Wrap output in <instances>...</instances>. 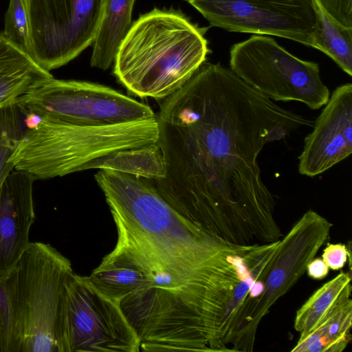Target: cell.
Masks as SVG:
<instances>
[{
    "label": "cell",
    "instance_id": "cell-1",
    "mask_svg": "<svg viewBox=\"0 0 352 352\" xmlns=\"http://www.w3.org/2000/svg\"><path fill=\"white\" fill-rule=\"evenodd\" d=\"M156 118L166 174L153 181L177 212L236 245L283 236L258 156L266 144L313 120L276 104L230 68L206 62L161 100Z\"/></svg>",
    "mask_w": 352,
    "mask_h": 352
},
{
    "label": "cell",
    "instance_id": "cell-2",
    "mask_svg": "<svg viewBox=\"0 0 352 352\" xmlns=\"http://www.w3.org/2000/svg\"><path fill=\"white\" fill-rule=\"evenodd\" d=\"M94 179L116 228L171 273L195 304L210 307L234 290L252 244L232 243L188 221L162 198L153 179L110 169L99 170Z\"/></svg>",
    "mask_w": 352,
    "mask_h": 352
},
{
    "label": "cell",
    "instance_id": "cell-3",
    "mask_svg": "<svg viewBox=\"0 0 352 352\" xmlns=\"http://www.w3.org/2000/svg\"><path fill=\"white\" fill-rule=\"evenodd\" d=\"M208 28L180 10L158 9L132 23L113 62V74L132 95L162 100L206 62Z\"/></svg>",
    "mask_w": 352,
    "mask_h": 352
},
{
    "label": "cell",
    "instance_id": "cell-4",
    "mask_svg": "<svg viewBox=\"0 0 352 352\" xmlns=\"http://www.w3.org/2000/svg\"><path fill=\"white\" fill-rule=\"evenodd\" d=\"M157 118L111 126L74 125L41 118L19 140L9 161L35 179L85 170L106 154L157 142Z\"/></svg>",
    "mask_w": 352,
    "mask_h": 352
},
{
    "label": "cell",
    "instance_id": "cell-5",
    "mask_svg": "<svg viewBox=\"0 0 352 352\" xmlns=\"http://www.w3.org/2000/svg\"><path fill=\"white\" fill-rule=\"evenodd\" d=\"M58 352H139L140 341L120 302L74 273L61 298L57 330Z\"/></svg>",
    "mask_w": 352,
    "mask_h": 352
},
{
    "label": "cell",
    "instance_id": "cell-6",
    "mask_svg": "<svg viewBox=\"0 0 352 352\" xmlns=\"http://www.w3.org/2000/svg\"><path fill=\"white\" fill-rule=\"evenodd\" d=\"M230 67L270 100L300 102L316 110L330 96L317 63L296 57L268 36L253 34L234 44L230 50Z\"/></svg>",
    "mask_w": 352,
    "mask_h": 352
},
{
    "label": "cell",
    "instance_id": "cell-7",
    "mask_svg": "<svg viewBox=\"0 0 352 352\" xmlns=\"http://www.w3.org/2000/svg\"><path fill=\"white\" fill-rule=\"evenodd\" d=\"M333 224L309 210L279 243L258 297L245 300L236 315L229 344L232 351H252L258 327L271 307L305 273L307 265L328 240Z\"/></svg>",
    "mask_w": 352,
    "mask_h": 352
},
{
    "label": "cell",
    "instance_id": "cell-8",
    "mask_svg": "<svg viewBox=\"0 0 352 352\" xmlns=\"http://www.w3.org/2000/svg\"><path fill=\"white\" fill-rule=\"evenodd\" d=\"M16 104L40 118L79 126H111L156 117L148 105L109 87L53 76L36 84Z\"/></svg>",
    "mask_w": 352,
    "mask_h": 352
},
{
    "label": "cell",
    "instance_id": "cell-9",
    "mask_svg": "<svg viewBox=\"0 0 352 352\" xmlns=\"http://www.w3.org/2000/svg\"><path fill=\"white\" fill-rule=\"evenodd\" d=\"M24 337L22 352H58L56 330L70 261L50 244L30 243L16 267Z\"/></svg>",
    "mask_w": 352,
    "mask_h": 352
},
{
    "label": "cell",
    "instance_id": "cell-10",
    "mask_svg": "<svg viewBox=\"0 0 352 352\" xmlns=\"http://www.w3.org/2000/svg\"><path fill=\"white\" fill-rule=\"evenodd\" d=\"M105 0H28L31 56L45 70L60 67L92 45Z\"/></svg>",
    "mask_w": 352,
    "mask_h": 352
},
{
    "label": "cell",
    "instance_id": "cell-11",
    "mask_svg": "<svg viewBox=\"0 0 352 352\" xmlns=\"http://www.w3.org/2000/svg\"><path fill=\"white\" fill-rule=\"evenodd\" d=\"M211 27L272 35L314 48L316 16L311 0H185Z\"/></svg>",
    "mask_w": 352,
    "mask_h": 352
},
{
    "label": "cell",
    "instance_id": "cell-12",
    "mask_svg": "<svg viewBox=\"0 0 352 352\" xmlns=\"http://www.w3.org/2000/svg\"><path fill=\"white\" fill-rule=\"evenodd\" d=\"M305 138L298 157V172L307 177L320 175L352 153V85L336 88Z\"/></svg>",
    "mask_w": 352,
    "mask_h": 352
},
{
    "label": "cell",
    "instance_id": "cell-13",
    "mask_svg": "<svg viewBox=\"0 0 352 352\" xmlns=\"http://www.w3.org/2000/svg\"><path fill=\"white\" fill-rule=\"evenodd\" d=\"M30 173L13 169L0 190V278L14 271L29 246L35 220L33 183Z\"/></svg>",
    "mask_w": 352,
    "mask_h": 352
},
{
    "label": "cell",
    "instance_id": "cell-14",
    "mask_svg": "<svg viewBox=\"0 0 352 352\" xmlns=\"http://www.w3.org/2000/svg\"><path fill=\"white\" fill-rule=\"evenodd\" d=\"M52 76L0 32V110L15 104L36 84Z\"/></svg>",
    "mask_w": 352,
    "mask_h": 352
},
{
    "label": "cell",
    "instance_id": "cell-15",
    "mask_svg": "<svg viewBox=\"0 0 352 352\" xmlns=\"http://www.w3.org/2000/svg\"><path fill=\"white\" fill-rule=\"evenodd\" d=\"M135 0H105L103 15L94 41L90 64L103 70L113 64L122 41L129 32Z\"/></svg>",
    "mask_w": 352,
    "mask_h": 352
},
{
    "label": "cell",
    "instance_id": "cell-16",
    "mask_svg": "<svg viewBox=\"0 0 352 352\" xmlns=\"http://www.w3.org/2000/svg\"><path fill=\"white\" fill-rule=\"evenodd\" d=\"M352 300L337 304L303 338L292 352H342L351 341Z\"/></svg>",
    "mask_w": 352,
    "mask_h": 352
},
{
    "label": "cell",
    "instance_id": "cell-17",
    "mask_svg": "<svg viewBox=\"0 0 352 352\" xmlns=\"http://www.w3.org/2000/svg\"><path fill=\"white\" fill-rule=\"evenodd\" d=\"M89 169H110L153 180L166 174L163 153L157 142L106 154L88 163L85 170Z\"/></svg>",
    "mask_w": 352,
    "mask_h": 352
},
{
    "label": "cell",
    "instance_id": "cell-18",
    "mask_svg": "<svg viewBox=\"0 0 352 352\" xmlns=\"http://www.w3.org/2000/svg\"><path fill=\"white\" fill-rule=\"evenodd\" d=\"M351 281L349 272H340L316 289L298 309L294 326L300 333L299 339L306 336L337 304L351 298Z\"/></svg>",
    "mask_w": 352,
    "mask_h": 352
},
{
    "label": "cell",
    "instance_id": "cell-19",
    "mask_svg": "<svg viewBox=\"0 0 352 352\" xmlns=\"http://www.w3.org/2000/svg\"><path fill=\"white\" fill-rule=\"evenodd\" d=\"M316 23L314 48L331 58L346 74L352 76V28L334 21L318 0H311Z\"/></svg>",
    "mask_w": 352,
    "mask_h": 352
},
{
    "label": "cell",
    "instance_id": "cell-20",
    "mask_svg": "<svg viewBox=\"0 0 352 352\" xmlns=\"http://www.w3.org/2000/svg\"><path fill=\"white\" fill-rule=\"evenodd\" d=\"M23 318L16 268L0 278V352H22Z\"/></svg>",
    "mask_w": 352,
    "mask_h": 352
},
{
    "label": "cell",
    "instance_id": "cell-21",
    "mask_svg": "<svg viewBox=\"0 0 352 352\" xmlns=\"http://www.w3.org/2000/svg\"><path fill=\"white\" fill-rule=\"evenodd\" d=\"M22 116L14 106L0 110V190L6 177L14 169L9 157L26 131Z\"/></svg>",
    "mask_w": 352,
    "mask_h": 352
},
{
    "label": "cell",
    "instance_id": "cell-22",
    "mask_svg": "<svg viewBox=\"0 0 352 352\" xmlns=\"http://www.w3.org/2000/svg\"><path fill=\"white\" fill-rule=\"evenodd\" d=\"M2 33L9 41L31 56L28 12L23 0L9 1Z\"/></svg>",
    "mask_w": 352,
    "mask_h": 352
},
{
    "label": "cell",
    "instance_id": "cell-23",
    "mask_svg": "<svg viewBox=\"0 0 352 352\" xmlns=\"http://www.w3.org/2000/svg\"><path fill=\"white\" fill-rule=\"evenodd\" d=\"M329 16L338 24L352 28V0H318Z\"/></svg>",
    "mask_w": 352,
    "mask_h": 352
},
{
    "label": "cell",
    "instance_id": "cell-24",
    "mask_svg": "<svg viewBox=\"0 0 352 352\" xmlns=\"http://www.w3.org/2000/svg\"><path fill=\"white\" fill-rule=\"evenodd\" d=\"M348 258H351L350 252L343 243H328L323 250L322 259L332 270H339L344 267Z\"/></svg>",
    "mask_w": 352,
    "mask_h": 352
},
{
    "label": "cell",
    "instance_id": "cell-25",
    "mask_svg": "<svg viewBox=\"0 0 352 352\" xmlns=\"http://www.w3.org/2000/svg\"><path fill=\"white\" fill-rule=\"evenodd\" d=\"M329 271V267L324 261L320 258H313L309 263L306 269L308 276L316 280H321L325 278Z\"/></svg>",
    "mask_w": 352,
    "mask_h": 352
},
{
    "label": "cell",
    "instance_id": "cell-26",
    "mask_svg": "<svg viewBox=\"0 0 352 352\" xmlns=\"http://www.w3.org/2000/svg\"><path fill=\"white\" fill-rule=\"evenodd\" d=\"M23 3H24V5L25 6V8L26 10H28V0H23ZM28 12V11H27Z\"/></svg>",
    "mask_w": 352,
    "mask_h": 352
}]
</instances>
